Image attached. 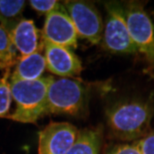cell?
Masks as SVG:
<instances>
[{"instance_id":"cell-1","label":"cell","mask_w":154,"mask_h":154,"mask_svg":"<svg viewBox=\"0 0 154 154\" xmlns=\"http://www.w3.org/2000/svg\"><path fill=\"white\" fill-rule=\"evenodd\" d=\"M105 114L109 131L115 138L139 140L150 132L154 106L151 100H118L107 107Z\"/></svg>"},{"instance_id":"cell-2","label":"cell","mask_w":154,"mask_h":154,"mask_svg":"<svg viewBox=\"0 0 154 154\" xmlns=\"http://www.w3.org/2000/svg\"><path fill=\"white\" fill-rule=\"evenodd\" d=\"M53 78L44 76L32 81L10 78L11 96L16 108L5 118L21 123H36L45 116L47 93Z\"/></svg>"},{"instance_id":"cell-3","label":"cell","mask_w":154,"mask_h":154,"mask_svg":"<svg viewBox=\"0 0 154 154\" xmlns=\"http://www.w3.org/2000/svg\"><path fill=\"white\" fill-rule=\"evenodd\" d=\"M87 104L88 90L81 80L66 77L53 78L48 89L45 115L80 116L86 111Z\"/></svg>"},{"instance_id":"cell-4","label":"cell","mask_w":154,"mask_h":154,"mask_svg":"<svg viewBox=\"0 0 154 154\" xmlns=\"http://www.w3.org/2000/svg\"><path fill=\"white\" fill-rule=\"evenodd\" d=\"M126 23L137 52L145 59L148 69L154 76V25L143 5L128 2L123 6Z\"/></svg>"},{"instance_id":"cell-5","label":"cell","mask_w":154,"mask_h":154,"mask_svg":"<svg viewBox=\"0 0 154 154\" xmlns=\"http://www.w3.org/2000/svg\"><path fill=\"white\" fill-rule=\"evenodd\" d=\"M106 22L102 36V47L112 54H134L137 52L126 23L123 5L106 2Z\"/></svg>"},{"instance_id":"cell-6","label":"cell","mask_w":154,"mask_h":154,"mask_svg":"<svg viewBox=\"0 0 154 154\" xmlns=\"http://www.w3.org/2000/svg\"><path fill=\"white\" fill-rule=\"evenodd\" d=\"M63 6L71 18L78 37L91 44H99L103 36V20L100 12L91 2L65 1Z\"/></svg>"},{"instance_id":"cell-7","label":"cell","mask_w":154,"mask_h":154,"mask_svg":"<svg viewBox=\"0 0 154 154\" xmlns=\"http://www.w3.org/2000/svg\"><path fill=\"white\" fill-rule=\"evenodd\" d=\"M79 130L68 122H50L38 133V154H67Z\"/></svg>"},{"instance_id":"cell-8","label":"cell","mask_w":154,"mask_h":154,"mask_svg":"<svg viewBox=\"0 0 154 154\" xmlns=\"http://www.w3.org/2000/svg\"><path fill=\"white\" fill-rule=\"evenodd\" d=\"M43 41L68 48H76L78 35L71 18L64 6L60 10L46 15L44 25L41 31Z\"/></svg>"},{"instance_id":"cell-9","label":"cell","mask_w":154,"mask_h":154,"mask_svg":"<svg viewBox=\"0 0 154 154\" xmlns=\"http://www.w3.org/2000/svg\"><path fill=\"white\" fill-rule=\"evenodd\" d=\"M42 44L44 49L43 55L46 62V69L52 74L72 78L78 76L82 72L81 60L71 48L55 45L43 40Z\"/></svg>"},{"instance_id":"cell-10","label":"cell","mask_w":154,"mask_h":154,"mask_svg":"<svg viewBox=\"0 0 154 154\" xmlns=\"http://www.w3.org/2000/svg\"><path fill=\"white\" fill-rule=\"evenodd\" d=\"M9 34L12 45L19 52L21 57L28 56L43 48V44L39 42L41 31L32 19L22 18Z\"/></svg>"},{"instance_id":"cell-11","label":"cell","mask_w":154,"mask_h":154,"mask_svg":"<svg viewBox=\"0 0 154 154\" xmlns=\"http://www.w3.org/2000/svg\"><path fill=\"white\" fill-rule=\"evenodd\" d=\"M46 69V62L44 55L41 53V49L30 54L28 56L20 57L16 61L14 69L12 71L10 78L32 81L43 77Z\"/></svg>"},{"instance_id":"cell-12","label":"cell","mask_w":154,"mask_h":154,"mask_svg":"<svg viewBox=\"0 0 154 154\" xmlns=\"http://www.w3.org/2000/svg\"><path fill=\"white\" fill-rule=\"evenodd\" d=\"M102 139L103 127L101 125L79 130L75 142L67 154H99Z\"/></svg>"},{"instance_id":"cell-13","label":"cell","mask_w":154,"mask_h":154,"mask_svg":"<svg viewBox=\"0 0 154 154\" xmlns=\"http://www.w3.org/2000/svg\"><path fill=\"white\" fill-rule=\"evenodd\" d=\"M26 6L23 0H0V25L10 33L22 19V12Z\"/></svg>"},{"instance_id":"cell-14","label":"cell","mask_w":154,"mask_h":154,"mask_svg":"<svg viewBox=\"0 0 154 154\" xmlns=\"http://www.w3.org/2000/svg\"><path fill=\"white\" fill-rule=\"evenodd\" d=\"M15 52L12 45L10 34L0 25V63L9 69L14 63Z\"/></svg>"},{"instance_id":"cell-15","label":"cell","mask_w":154,"mask_h":154,"mask_svg":"<svg viewBox=\"0 0 154 154\" xmlns=\"http://www.w3.org/2000/svg\"><path fill=\"white\" fill-rule=\"evenodd\" d=\"M9 69L6 70L2 78H0V117L5 118L11 107V89L10 82H8Z\"/></svg>"},{"instance_id":"cell-16","label":"cell","mask_w":154,"mask_h":154,"mask_svg":"<svg viewBox=\"0 0 154 154\" xmlns=\"http://www.w3.org/2000/svg\"><path fill=\"white\" fill-rule=\"evenodd\" d=\"M29 5L38 14L45 16L63 7V3L61 4L59 1L55 0H30Z\"/></svg>"},{"instance_id":"cell-17","label":"cell","mask_w":154,"mask_h":154,"mask_svg":"<svg viewBox=\"0 0 154 154\" xmlns=\"http://www.w3.org/2000/svg\"><path fill=\"white\" fill-rule=\"evenodd\" d=\"M106 154H141L136 141L133 143L115 144L107 150Z\"/></svg>"},{"instance_id":"cell-18","label":"cell","mask_w":154,"mask_h":154,"mask_svg":"<svg viewBox=\"0 0 154 154\" xmlns=\"http://www.w3.org/2000/svg\"><path fill=\"white\" fill-rule=\"evenodd\" d=\"M141 154H154V131H150L148 134L136 141Z\"/></svg>"},{"instance_id":"cell-19","label":"cell","mask_w":154,"mask_h":154,"mask_svg":"<svg viewBox=\"0 0 154 154\" xmlns=\"http://www.w3.org/2000/svg\"><path fill=\"white\" fill-rule=\"evenodd\" d=\"M3 68L7 69V68H6V67H5L4 65H2V64H1V63H0V70H1V69H3Z\"/></svg>"}]
</instances>
